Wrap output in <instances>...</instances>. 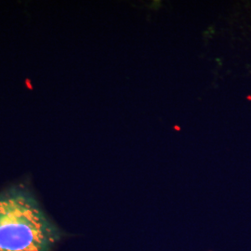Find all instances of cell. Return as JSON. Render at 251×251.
I'll use <instances>...</instances> for the list:
<instances>
[{
  "mask_svg": "<svg viewBox=\"0 0 251 251\" xmlns=\"http://www.w3.org/2000/svg\"><path fill=\"white\" fill-rule=\"evenodd\" d=\"M61 232L22 186L0 193V251H51Z\"/></svg>",
  "mask_w": 251,
  "mask_h": 251,
  "instance_id": "6da1fadb",
  "label": "cell"
}]
</instances>
